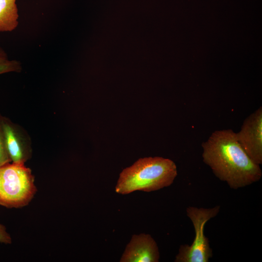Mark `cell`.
Returning a JSON list of instances; mask_svg holds the SVG:
<instances>
[{"mask_svg": "<svg viewBox=\"0 0 262 262\" xmlns=\"http://www.w3.org/2000/svg\"><path fill=\"white\" fill-rule=\"evenodd\" d=\"M201 146L204 163L230 188L238 189L261 180L260 165L249 157L231 129L215 131Z\"/></svg>", "mask_w": 262, "mask_h": 262, "instance_id": "obj_1", "label": "cell"}, {"mask_svg": "<svg viewBox=\"0 0 262 262\" xmlns=\"http://www.w3.org/2000/svg\"><path fill=\"white\" fill-rule=\"evenodd\" d=\"M158 247L149 235H133L120 259V262H158Z\"/></svg>", "mask_w": 262, "mask_h": 262, "instance_id": "obj_7", "label": "cell"}, {"mask_svg": "<svg viewBox=\"0 0 262 262\" xmlns=\"http://www.w3.org/2000/svg\"><path fill=\"white\" fill-rule=\"evenodd\" d=\"M0 243L5 244H10L12 238L10 235L6 230L4 226L0 223Z\"/></svg>", "mask_w": 262, "mask_h": 262, "instance_id": "obj_11", "label": "cell"}, {"mask_svg": "<svg viewBox=\"0 0 262 262\" xmlns=\"http://www.w3.org/2000/svg\"><path fill=\"white\" fill-rule=\"evenodd\" d=\"M36 191L34 176L25 164L11 162L0 166V205L8 208L24 207Z\"/></svg>", "mask_w": 262, "mask_h": 262, "instance_id": "obj_3", "label": "cell"}, {"mask_svg": "<svg viewBox=\"0 0 262 262\" xmlns=\"http://www.w3.org/2000/svg\"><path fill=\"white\" fill-rule=\"evenodd\" d=\"M177 175V166L169 159L140 158L120 173L115 190L123 195L137 190L156 191L171 185Z\"/></svg>", "mask_w": 262, "mask_h": 262, "instance_id": "obj_2", "label": "cell"}, {"mask_svg": "<svg viewBox=\"0 0 262 262\" xmlns=\"http://www.w3.org/2000/svg\"><path fill=\"white\" fill-rule=\"evenodd\" d=\"M22 70L21 63L16 60H8L7 62L0 64V75L10 73H19Z\"/></svg>", "mask_w": 262, "mask_h": 262, "instance_id": "obj_10", "label": "cell"}, {"mask_svg": "<svg viewBox=\"0 0 262 262\" xmlns=\"http://www.w3.org/2000/svg\"><path fill=\"white\" fill-rule=\"evenodd\" d=\"M237 141L256 164H262V107L261 106L244 121L241 130L235 132Z\"/></svg>", "mask_w": 262, "mask_h": 262, "instance_id": "obj_5", "label": "cell"}, {"mask_svg": "<svg viewBox=\"0 0 262 262\" xmlns=\"http://www.w3.org/2000/svg\"><path fill=\"white\" fill-rule=\"evenodd\" d=\"M16 0H0V32H10L18 25Z\"/></svg>", "mask_w": 262, "mask_h": 262, "instance_id": "obj_8", "label": "cell"}, {"mask_svg": "<svg viewBox=\"0 0 262 262\" xmlns=\"http://www.w3.org/2000/svg\"><path fill=\"white\" fill-rule=\"evenodd\" d=\"M9 60L6 52L0 47V64L7 62Z\"/></svg>", "mask_w": 262, "mask_h": 262, "instance_id": "obj_12", "label": "cell"}, {"mask_svg": "<svg viewBox=\"0 0 262 262\" xmlns=\"http://www.w3.org/2000/svg\"><path fill=\"white\" fill-rule=\"evenodd\" d=\"M220 206L211 208L189 206L186 214L194 228L195 236L192 243L182 245L176 256L175 262H208L212 257V249L209 241L204 235V227L211 219L215 217L220 211Z\"/></svg>", "mask_w": 262, "mask_h": 262, "instance_id": "obj_4", "label": "cell"}, {"mask_svg": "<svg viewBox=\"0 0 262 262\" xmlns=\"http://www.w3.org/2000/svg\"><path fill=\"white\" fill-rule=\"evenodd\" d=\"M3 117L0 114V166L11 162L5 146L2 124Z\"/></svg>", "mask_w": 262, "mask_h": 262, "instance_id": "obj_9", "label": "cell"}, {"mask_svg": "<svg viewBox=\"0 0 262 262\" xmlns=\"http://www.w3.org/2000/svg\"><path fill=\"white\" fill-rule=\"evenodd\" d=\"M2 124L6 148L11 162L25 164L33 154L30 135L21 126L7 117L3 116Z\"/></svg>", "mask_w": 262, "mask_h": 262, "instance_id": "obj_6", "label": "cell"}]
</instances>
